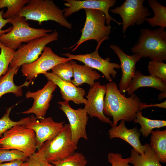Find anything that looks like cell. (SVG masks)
I'll return each mask as SVG.
<instances>
[{"instance_id": "26", "label": "cell", "mask_w": 166, "mask_h": 166, "mask_svg": "<svg viewBox=\"0 0 166 166\" xmlns=\"http://www.w3.org/2000/svg\"><path fill=\"white\" fill-rule=\"evenodd\" d=\"M133 121L135 123L140 124L141 128L139 131L146 137L151 133L153 129L159 128L166 126V121L148 119L142 115L141 111H139L136 113V118Z\"/></svg>"}, {"instance_id": "39", "label": "cell", "mask_w": 166, "mask_h": 166, "mask_svg": "<svg viewBox=\"0 0 166 166\" xmlns=\"http://www.w3.org/2000/svg\"><path fill=\"white\" fill-rule=\"evenodd\" d=\"M159 100L160 101L163 98L166 97V91L161 92L158 95Z\"/></svg>"}, {"instance_id": "6", "label": "cell", "mask_w": 166, "mask_h": 166, "mask_svg": "<svg viewBox=\"0 0 166 166\" xmlns=\"http://www.w3.org/2000/svg\"><path fill=\"white\" fill-rule=\"evenodd\" d=\"M0 148L17 150L28 157L37 149L35 133L25 125H15L5 132L0 139Z\"/></svg>"}, {"instance_id": "16", "label": "cell", "mask_w": 166, "mask_h": 166, "mask_svg": "<svg viewBox=\"0 0 166 166\" xmlns=\"http://www.w3.org/2000/svg\"><path fill=\"white\" fill-rule=\"evenodd\" d=\"M106 91V85H102L98 81L95 82L88 91L84 109L91 117H96L102 122L111 124L112 121L103 112Z\"/></svg>"}, {"instance_id": "30", "label": "cell", "mask_w": 166, "mask_h": 166, "mask_svg": "<svg viewBox=\"0 0 166 166\" xmlns=\"http://www.w3.org/2000/svg\"><path fill=\"white\" fill-rule=\"evenodd\" d=\"M50 163L55 166H86L87 162L82 153L75 152L63 160L53 161Z\"/></svg>"}, {"instance_id": "29", "label": "cell", "mask_w": 166, "mask_h": 166, "mask_svg": "<svg viewBox=\"0 0 166 166\" xmlns=\"http://www.w3.org/2000/svg\"><path fill=\"white\" fill-rule=\"evenodd\" d=\"M51 73L62 80L72 83L71 78L73 77L72 65L70 61L59 64L51 69Z\"/></svg>"}, {"instance_id": "10", "label": "cell", "mask_w": 166, "mask_h": 166, "mask_svg": "<svg viewBox=\"0 0 166 166\" xmlns=\"http://www.w3.org/2000/svg\"><path fill=\"white\" fill-rule=\"evenodd\" d=\"M72 60L59 56L49 47L45 46L41 56L35 61L21 66L22 75L26 80H32L38 75L44 74L56 65Z\"/></svg>"}, {"instance_id": "23", "label": "cell", "mask_w": 166, "mask_h": 166, "mask_svg": "<svg viewBox=\"0 0 166 166\" xmlns=\"http://www.w3.org/2000/svg\"><path fill=\"white\" fill-rule=\"evenodd\" d=\"M144 147V156L140 155L133 148L131 150L130 163L133 166H162L149 144L146 143Z\"/></svg>"}, {"instance_id": "36", "label": "cell", "mask_w": 166, "mask_h": 166, "mask_svg": "<svg viewBox=\"0 0 166 166\" xmlns=\"http://www.w3.org/2000/svg\"><path fill=\"white\" fill-rule=\"evenodd\" d=\"M4 12L3 10L0 11V36L7 33L11 30L12 26L4 30H2V28L7 23H10L11 19H6L2 17V14Z\"/></svg>"}, {"instance_id": "21", "label": "cell", "mask_w": 166, "mask_h": 166, "mask_svg": "<svg viewBox=\"0 0 166 166\" xmlns=\"http://www.w3.org/2000/svg\"><path fill=\"white\" fill-rule=\"evenodd\" d=\"M73 68V79L72 83L76 86L86 83L90 87L93 86L95 81L101 78V75L96 70L86 65H80L72 60L70 61Z\"/></svg>"}, {"instance_id": "32", "label": "cell", "mask_w": 166, "mask_h": 166, "mask_svg": "<svg viewBox=\"0 0 166 166\" xmlns=\"http://www.w3.org/2000/svg\"><path fill=\"white\" fill-rule=\"evenodd\" d=\"M28 157L25 153L14 149H4L0 148V163L15 160L26 162Z\"/></svg>"}, {"instance_id": "17", "label": "cell", "mask_w": 166, "mask_h": 166, "mask_svg": "<svg viewBox=\"0 0 166 166\" xmlns=\"http://www.w3.org/2000/svg\"><path fill=\"white\" fill-rule=\"evenodd\" d=\"M110 47L117 55L120 62L122 75L119 83V90L123 94L125 93L126 89L135 75L136 63L142 57L137 53L127 55L119 46L114 44L111 45Z\"/></svg>"}, {"instance_id": "38", "label": "cell", "mask_w": 166, "mask_h": 166, "mask_svg": "<svg viewBox=\"0 0 166 166\" xmlns=\"http://www.w3.org/2000/svg\"><path fill=\"white\" fill-rule=\"evenodd\" d=\"M24 162L20 160H15L12 161L0 163V166H20Z\"/></svg>"}, {"instance_id": "9", "label": "cell", "mask_w": 166, "mask_h": 166, "mask_svg": "<svg viewBox=\"0 0 166 166\" xmlns=\"http://www.w3.org/2000/svg\"><path fill=\"white\" fill-rule=\"evenodd\" d=\"M144 0H126L121 6L110 9L111 12L119 14L122 21V31L124 34L128 28L135 25H140L151 13L143 5Z\"/></svg>"}, {"instance_id": "13", "label": "cell", "mask_w": 166, "mask_h": 166, "mask_svg": "<svg viewBox=\"0 0 166 166\" xmlns=\"http://www.w3.org/2000/svg\"><path fill=\"white\" fill-rule=\"evenodd\" d=\"M59 109L66 116L69 122L73 141L77 144L81 138L88 139L86 132V126L89 117L86 110L84 108L75 109L70 106L69 101H60Z\"/></svg>"}, {"instance_id": "34", "label": "cell", "mask_w": 166, "mask_h": 166, "mask_svg": "<svg viewBox=\"0 0 166 166\" xmlns=\"http://www.w3.org/2000/svg\"><path fill=\"white\" fill-rule=\"evenodd\" d=\"M26 162L29 166H55L47 161L39 150L29 156Z\"/></svg>"}, {"instance_id": "1", "label": "cell", "mask_w": 166, "mask_h": 166, "mask_svg": "<svg viewBox=\"0 0 166 166\" xmlns=\"http://www.w3.org/2000/svg\"><path fill=\"white\" fill-rule=\"evenodd\" d=\"M106 86L103 112L105 116L113 118L111 126H117L120 120L129 122L133 121L136 118V113L141 111L140 99L134 93L130 97H126L121 93L115 82H109Z\"/></svg>"}, {"instance_id": "8", "label": "cell", "mask_w": 166, "mask_h": 166, "mask_svg": "<svg viewBox=\"0 0 166 166\" xmlns=\"http://www.w3.org/2000/svg\"><path fill=\"white\" fill-rule=\"evenodd\" d=\"M58 36V32L55 30L51 33L22 45L15 51L9 67H20L24 64L34 61L41 54L46 45L51 42L57 40Z\"/></svg>"}, {"instance_id": "35", "label": "cell", "mask_w": 166, "mask_h": 166, "mask_svg": "<svg viewBox=\"0 0 166 166\" xmlns=\"http://www.w3.org/2000/svg\"><path fill=\"white\" fill-rule=\"evenodd\" d=\"M108 161L110 163L111 166H132L130 165V157L123 158L120 153L109 152L107 155Z\"/></svg>"}, {"instance_id": "5", "label": "cell", "mask_w": 166, "mask_h": 166, "mask_svg": "<svg viewBox=\"0 0 166 166\" xmlns=\"http://www.w3.org/2000/svg\"><path fill=\"white\" fill-rule=\"evenodd\" d=\"M86 19L83 27L81 30V36L77 42L69 49L75 48V51L82 43L87 41L93 40L98 43L109 40L112 27L106 25V18L104 13L95 9H84Z\"/></svg>"}, {"instance_id": "24", "label": "cell", "mask_w": 166, "mask_h": 166, "mask_svg": "<svg viewBox=\"0 0 166 166\" xmlns=\"http://www.w3.org/2000/svg\"><path fill=\"white\" fill-rule=\"evenodd\" d=\"M150 147L154 151L160 162L166 163V130L152 131Z\"/></svg>"}, {"instance_id": "11", "label": "cell", "mask_w": 166, "mask_h": 166, "mask_svg": "<svg viewBox=\"0 0 166 166\" xmlns=\"http://www.w3.org/2000/svg\"><path fill=\"white\" fill-rule=\"evenodd\" d=\"M102 43H98L95 51L90 53L74 55L67 53L62 55L72 60L81 61L93 69L97 70L103 74L108 81L111 82L112 78H114L117 74L115 69H120V65L117 63L110 62L109 57L104 59L100 56L98 50Z\"/></svg>"}, {"instance_id": "20", "label": "cell", "mask_w": 166, "mask_h": 166, "mask_svg": "<svg viewBox=\"0 0 166 166\" xmlns=\"http://www.w3.org/2000/svg\"><path fill=\"white\" fill-rule=\"evenodd\" d=\"M150 87L161 92L166 91V81L151 75H145L139 70L135 75L125 91L127 94L131 95L137 89L142 87Z\"/></svg>"}, {"instance_id": "7", "label": "cell", "mask_w": 166, "mask_h": 166, "mask_svg": "<svg viewBox=\"0 0 166 166\" xmlns=\"http://www.w3.org/2000/svg\"><path fill=\"white\" fill-rule=\"evenodd\" d=\"M77 148V144L72 140L69 124H65L62 130L56 137L46 141L38 150L51 163L71 155Z\"/></svg>"}, {"instance_id": "27", "label": "cell", "mask_w": 166, "mask_h": 166, "mask_svg": "<svg viewBox=\"0 0 166 166\" xmlns=\"http://www.w3.org/2000/svg\"><path fill=\"white\" fill-rule=\"evenodd\" d=\"M29 0H0V9L7 7L6 11L3 13L2 17L10 19L14 17L19 11L27 3Z\"/></svg>"}, {"instance_id": "12", "label": "cell", "mask_w": 166, "mask_h": 166, "mask_svg": "<svg viewBox=\"0 0 166 166\" xmlns=\"http://www.w3.org/2000/svg\"><path fill=\"white\" fill-rule=\"evenodd\" d=\"M64 122H55L51 117H44L39 120L32 115L25 126L34 131L36 147L38 150L44 142L53 139L61 132Z\"/></svg>"}, {"instance_id": "40", "label": "cell", "mask_w": 166, "mask_h": 166, "mask_svg": "<svg viewBox=\"0 0 166 166\" xmlns=\"http://www.w3.org/2000/svg\"><path fill=\"white\" fill-rule=\"evenodd\" d=\"M20 166H29L26 162H24Z\"/></svg>"}, {"instance_id": "14", "label": "cell", "mask_w": 166, "mask_h": 166, "mask_svg": "<svg viewBox=\"0 0 166 166\" xmlns=\"http://www.w3.org/2000/svg\"><path fill=\"white\" fill-rule=\"evenodd\" d=\"M66 2L64 5L67 7L63 10L64 17L66 18L80 10L84 9H95L103 12L106 18V24L110 25L111 21H113L119 25L121 23L118 22L112 17L109 14L111 7L114 6L117 3L116 0H64Z\"/></svg>"}, {"instance_id": "2", "label": "cell", "mask_w": 166, "mask_h": 166, "mask_svg": "<svg viewBox=\"0 0 166 166\" xmlns=\"http://www.w3.org/2000/svg\"><path fill=\"white\" fill-rule=\"evenodd\" d=\"M134 53L151 60H166V31L159 27L141 28L137 42L131 49Z\"/></svg>"}, {"instance_id": "18", "label": "cell", "mask_w": 166, "mask_h": 166, "mask_svg": "<svg viewBox=\"0 0 166 166\" xmlns=\"http://www.w3.org/2000/svg\"><path fill=\"white\" fill-rule=\"evenodd\" d=\"M125 121L121 120L118 126L112 127L109 130L110 139L115 138H121L130 145L137 152L144 155V145L140 140V133L136 126L128 129L125 125Z\"/></svg>"}, {"instance_id": "3", "label": "cell", "mask_w": 166, "mask_h": 166, "mask_svg": "<svg viewBox=\"0 0 166 166\" xmlns=\"http://www.w3.org/2000/svg\"><path fill=\"white\" fill-rule=\"evenodd\" d=\"M64 12L52 0H31L24 6L16 16L38 22V24L49 20L71 29L72 24L64 15Z\"/></svg>"}, {"instance_id": "19", "label": "cell", "mask_w": 166, "mask_h": 166, "mask_svg": "<svg viewBox=\"0 0 166 166\" xmlns=\"http://www.w3.org/2000/svg\"><path fill=\"white\" fill-rule=\"evenodd\" d=\"M48 80L54 83L60 89L62 97L64 101H72L75 103L85 104L86 99L84 97L85 90L76 86L72 83L65 81L51 73L46 72L44 74Z\"/></svg>"}, {"instance_id": "28", "label": "cell", "mask_w": 166, "mask_h": 166, "mask_svg": "<svg viewBox=\"0 0 166 166\" xmlns=\"http://www.w3.org/2000/svg\"><path fill=\"white\" fill-rule=\"evenodd\" d=\"M14 105L8 108L3 116L0 119V138L3 137L4 133L13 127L17 125H25L30 119V117L22 118L18 121H13L10 117L12 109Z\"/></svg>"}, {"instance_id": "31", "label": "cell", "mask_w": 166, "mask_h": 166, "mask_svg": "<svg viewBox=\"0 0 166 166\" xmlns=\"http://www.w3.org/2000/svg\"><path fill=\"white\" fill-rule=\"evenodd\" d=\"M0 77L7 72L15 50L7 47L0 42Z\"/></svg>"}, {"instance_id": "25", "label": "cell", "mask_w": 166, "mask_h": 166, "mask_svg": "<svg viewBox=\"0 0 166 166\" xmlns=\"http://www.w3.org/2000/svg\"><path fill=\"white\" fill-rule=\"evenodd\" d=\"M147 2L153 11L154 15L152 18H146L145 21L152 27L158 26L165 29L166 27V7L156 0H148Z\"/></svg>"}, {"instance_id": "22", "label": "cell", "mask_w": 166, "mask_h": 166, "mask_svg": "<svg viewBox=\"0 0 166 166\" xmlns=\"http://www.w3.org/2000/svg\"><path fill=\"white\" fill-rule=\"evenodd\" d=\"M20 67H9L6 73L0 77V98L7 93H12L17 97H22V88L28 87L32 80L26 81L22 85L18 86L15 85L14 81L15 75L17 73Z\"/></svg>"}, {"instance_id": "33", "label": "cell", "mask_w": 166, "mask_h": 166, "mask_svg": "<svg viewBox=\"0 0 166 166\" xmlns=\"http://www.w3.org/2000/svg\"><path fill=\"white\" fill-rule=\"evenodd\" d=\"M148 71L150 75L166 81V64L161 61L151 60L148 63Z\"/></svg>"}, {"instance_id": "37", "label": "cell", "mask_w": 166, "mask_h": 166, "mask_svg": "<svg viewBox=\"0 0 166 166\" xmlns=\"http://www.w3.org/2000/svg\"><path fill=\"white\" fill-rule=\"evenodd\" d=\"M151 107H157L159 108L166 109V101H165L164 102L161 103H160L151 104L149 105H147L146 103H144L142 102L140 106V110H141L143 109Z\"/></svg>"}, {"instance_id": "15", "label": "cell", "mask_w": 166, "mask_h": 166, "mask_svg": "<svg viewBox=\"0 0 166 166\" xmlns=\"http://www.w3.org/2000/svg\"><path fill=\"white\" fill-rule=\"evenodd\" d=\"M57 85L52 81L48 80L41 89L36 92L28 91L25 95L27 98H32L34 102L32 107L27 110L21 113L23 114H34L36 118L40 119L44 117L50 105L53 93Z\"/></svg>"}, {"instance_id": "4", "label": "cell", "mask_w": 166, "mask_h": 166, "mask_svg": "<svg viewBox=\"0 0 166 166\" xmlns=\"http://www.w3.org/2000/svg\"><path fill=\"white\" fill-rule=\"evenodd\" d=\"M12 28L8 32L0 36V42L14 49H18L23 42L28 43L38 38L52 32L50 30L30 27L24 17L16 16L10 22Z\"/></svg>"}]
</instances>
